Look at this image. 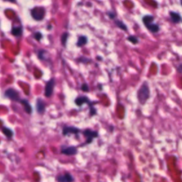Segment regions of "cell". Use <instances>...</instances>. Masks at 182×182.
I'll return each instance as SVG.
<instances>
[{
    "mask_svg": "<svg viewBox=\"0 0 182 182\" xmlns=\"http://www.w3.org/2000/svg\"><path fill=\"white\" fill-rule=\"evenodd\" d=\"M137 98L140 105H144L150 98V90L147 81L143 82L137 92Z\"/></svg>",
    "mask_w": 182,
    "mask_h": 182,
    "instance_id": "obj_1",
    "label": "cell"
},
{
    "mask_svg": "<svg viewBox=\"0 0 182 182\" xmlns=\"http://www.w3.org/2000/svg\"><path fill=\"white\" fill-rule=\"evenodd\" d=\"M82 133L86 138V141H85V144H83V145H90L93 142L94 139L98 138V136H99V133L97 131L93 130L91 129H85L82 132Z\"/></svg>",
    "mask_w": 182,
    "mask_h": 182,
    "instance_id": "obj_2",
    "label": "cell"
},
{
    "mask_svg": "<svg viewBox=\"0 0 182 182\" xmlns=\"http://www.w3.org/2000/svg\"><path fill=\"white\" fill-rule=\"evenodd\" d=\"M75 105L79 106V107H80V106L86 104V105H88V106H89V107H92V106H94L95 102L91 101L89 98L87 97V96L80 95L75 98Z\"/></svg>",
    "mask_w": 182,
    "mask_h": 182,
    "instance_id": "obj_3",
    "label": "cell"
},
{
    "mask_svg": "<svg viewBox=\"0 0 182 182\" xmlns=\"http://www.w3.org/2000/svg\"><path fill=\"white\" fill-rule=\"evenodd\" d=\"M31 16L36 21H40L45 16V9L43 7H35L31 10Z\"/></svg>",
    "mask_w": 182,
    "mask_h": 182,
    "instance_id": "obj_4",
    "label": "cell"
},
{
    "mask_svg": "<svg viewBox=\"0 0 182 182\" xmlns=\"http://www.w3.org/2000/svg\"><path fill=\"white\" fill-rule=\"evenodd\" d=\"M80 132H81V130L79 128L73 126H65L63 128V134L64 136L69 134H75L77 136Z\"/></svg>",
    "mask_w": 182,
    "mask_h": 182,
    "instance_id": "obj_5",
    "label": "cell"
},
{
    "mask_svg": "<svg viewBox=\"0 0 182 182\" xmlns=\"http://www.w3.org/2000/svg\"><path fill=\"white\" fill-rule=\"evenodd\" d=\"M55 87V80L53 78L51 79L47 82L45 88V96L47 98H50L53 95V89Z\"/></svg>",
    "mask_w": 182,
    "mask_h": 182,
    "instance_id": "obj_6",
    "label": "cell"
},
{
    "mask_svg": "<svg viewBox=\"0 0 182 182\" xmlns=\"http://www.w3.org/2000/svg\"><path fill=\"white\" fill-rule=\"evenodd\" d=\"M61 154L66 155V156H74L78 153V149L75 147H62L61 151Z\"/></svg>",
    "mask_w": 182,
    "mask_h": 182,
    "instance_id": "obj_7",
    "label": "cell"
},
{
    "mask_svg": "<svg viewBox=\"0 0 182 182\" xmlns=\"http://www.w3.org/2000/svg\"><path fill=\"white\" fill-rule=\"evenodd\" d=\"M5 95L7 96L8 98L12 100L17 101L19 100V93L17 91H16L15 90L12 89V88H9V89L6 91Z\"/></svg>",
    "mask_w": 182,
    "mask_h": 182,
    "instance_id": "obj_8",
    "label": "cell"
},
{
    "mask_svg": "<svg viewBox=\"0 0 182 182\" xmlns=\"http://www.w3.org/2000/svg\"><path fill=\"white\" fill-rule=\"evenodd\" d=\"M57 180L59 182H71L73 181L75 179L70 173H66L63 175L58 176Z\"/></svg>",
    "mask_w": 182,
    "mask_h": 182,
    "instance_id": "obj_9",
    "label": "cell"
},
{
    "mask_svg": "<svg viewBox=\"0 0 182 182\" xmlns=\"http://www.w3.org/2000/svg\"><path fill=\"white\" fill-rule=\"evenodd\" d=\"M145 26H146V28L150 32L153 33V34L158 33L159 31V30H160V27H159V25L156 24H154V21L150 22V23L147 24L145 25Z\"/></svg>",
    "mask_w": 182,
    "mask_h": 182,
    "instance_id": "obj_10",
    "label": "cell"
},
{
    "mask_svg": "<svg viewBox=\"0 0 182 182\" xmlns=\"http://www.w3.org/2000/svg\"><path fill=\"white\" fill-rule=\"evenodd\" d=\"M169 14H170L171 20L174 24H179L182 22V17L179 14L174 12H171Z\"/></svg>",
    "mask_w": 182,
    "mask_h": 182,
    "instance_id": "obj_11",
    "label": "cell"
},
{
    "mask_svg": "<svg viewBox=\"0 0 182 182\" xmlns=\"http://www.w3.org/2000/svg\"><path fill=\"white\" fill-rule=\"evenodd\" d=\"M36 110L40 114H42L45 111V104L42 99H38L37 102H36Z\"/></svg>",
    "mask_w": 182,
    "mask_h": 182,
    "instance_id": "obj_12",
    "label": "cell"
},
{
    "mask_svg": "<svg viewBox=\"0 0 182 182\" xmlns=\"http://www.w3.org/2000/svg\"><path fill=\"white\" fill-rule=\"evenodd\" d=\"M21 103L22 105L24 106V108L25 111L27 112L28 114H31L32 112V107H31V105L29 104L28 101L27 100H21Z\"/></svg>",
    "mask_w": 182,
    "mask_h": 182,
    "instance_id": "obj_13",
    "label": "cell"
},
{
    "mask_svg": "<svg viewBox=\"0 0 182 182\" xmlns=\"http://www.w3.org/2000/svg\"><path fill=\"white\" fill-rule=\"evenodd\" d=\"M88 44V38L85 36H80L78 39L76 45L78 47H83Z\"/></svg>",
    "mask_w": 182,
    "mask_h": 182,
    "instance_id": "obj_14",
    "label": "cell"
},
{
    "mask_svg": "<svg viewBox=\"0 0 182 182\" xmlns=\"http://www.w3.org/2000/svg\"><path fill=\"white\" fill-rule=\"evenodd\" d=\"M115 24H116V26L120 29L123 30V31H127V26H126L125 24L123 21H120V20H115Z\"/></svg>",
    "mask_w": 182,
    "mask_h": 182,
    "instance_id": "obj_15",
    "label": "cell"
},
{
    "mask_svg": "<svg viewBox=\"0 0 182 182\" xmlns=\"http://www.w3.org/2000/svg\"><path fill=\"white\" fill-rule=\"evenodd\" d=\"M154 17L152 15H146L142 18V22H143L144 25H146L147 24L150 23V22L154 21Z\"/></svg>",
    "mask_w": 182,
    "mask_h": 182,
    "instance_id": "obj_16",
    "label": "cell"
},
{
    "mask_svg": "<svg viewBox=\"0 0 182 182\" xmlns=\"http://www.w3.org/2000/svg\"><path fill=\"white\" fill-rule=\"evenodd\" d=\"M2 132L4 133V134L6 137H8V138H11V137H12V136H13V132H12V129H9V128L7 127L3 128Z\"/></svg>",
    "mask_w": 182,
    "mask_h": 182,
    "instance_id": "obj_17",
    "label": "cell"
},
{
    "mask_svg": "<svg viewBox=\"0 0 182 182\" xmlns=\"http://www.w3.org/2000/svg\"><path fill=\"white\" fill-rule=\"evenodd\" d=\"M128 42H129L131 44H134V45H136V44H138L140 42V40H139L138 38L135 36H129L127 38Z\"/></svg>",
    "mask_w": 182,
    "mask_h": 182,
    "instance_id": "obj_18",
    "label": "cell"
},
{
    "mask_svg": "<svg viewBox=\"0 0 182 182\" xmlns=\"http://www.w3.org/2000/svg\"><path fill=\"white\" fill-rule=\"evenodd\" d=\"M12 34L15 36H20L22 34V29L21 27H14L12 31Z\"/></svg>",
    "mask_w": 182,
    "mask_h": 182,
    "instance_id": "obj_19",
    "label": "cell"
},
{
    "mask_svg": "<svg viewBox=\"0 0 182 182\" xmlns=\"http://www.w3.org/2000/svg\"><path fill=\"white\" fill-rule=\"evenodd\" d=\"M68 38H69V34L68 33H63L61 36V44H63V46H66V43H67Z\"/></svg>",
    "mask_w": 182,
    "mask_h": 182,
    "instance_id": "obj_20",
    "label": "cell"
},
{
    "mask_svg": "<svg viewBox=\"0 0 182 182\" xmlns=\"http://www.w3.org/2000/svg\"><path fill=\"white\" fill-rule=\"evenodd\" d=\"M89 115L90 117L95 116L97 115V110H96L94 106H92V107H89Z\"/></svg>",
    "mask_w": 182,
    "mask_h": 182,
    "instance_id": "obj_21",
    "label": "cell"
},
{
    "mask_svg": "<svg viewBox=\"0 0 182 182\" xmlns=\"http://www.w3.org/2000/svg\"><path fill=\"white\" fill-rule=\"evenodd\" d=\"M81 90L83 92H85V93H88V92L90 91V88L88 85L87 83H83L81 85Z\"/></svg>",
    "mask_w": 182,
    "mask_h": 182,
    "instance_id": "obj_22",
    "label": "cell"
},
{
    "mask_svg": "<svg viewBox=\"0 0 182 182\" xmlns=\"http://www.w3.org/2000/svg\"><path fill=\"white\" fill-rule=\"evenodd\" d=\"M34 38L36 39L37 41H40L42 38V34L39 32H36L34 34Z\"/></svg>",
    "mask_w": 182,
    "mask_h": 182,
    "instance_id": "obj_23",
    "label": "cell"
},
{
    "mask_svg": "<svg viewBox=\"0 0 182 182\" xmlns=\"http://www.w3.org/2000/svg\"><path fill=\"white\" fill-rule=\"evenodd\" d=\"M107 15H108L109 17H110V19H114L115 18V14H114L113 12H108Z\"/></svg>",
    "mask_w": 182,
    "mask_h": 182,
    "instance_id": "obj_24",
    "label": "cell"
},
{
    "mask_svg": "<svg viewBox=\"0 0 182 182\" xmlns=\"http://www.w3.org/2000/svg\"><path fill=\"white\" fill-rule=\"evenodd\" d=\"M177 71H178L180 74H182V63L178 66V67H177Z\"/></svg>",
    "mask_w": 182,
    "mask_h": 182,
    "instance_id": "obj_25",
    "label": "cell"
},
{
    "mask_svg": "<svg viewBox=\"0 0 182 182\" xmlns=\"http://www.w3.org/2000/svg\"><path fill=\"white\" fill-rule=\"evenodd\" d=\"M82 58V60H81V61L83 63H88V61H90V60L88 59V58H85V57H83V58Z\"/></svg>",
    "mask_w": 182,
    "mask_h": 182,
    "instance_id": "obj_26",
    "label": "cell"
},
{
    "mask_svg": "<svg viewBox=\"0 0 182 182\" xmlns=\"http://www.w3.org/2000/svg\"><path fill=\"white\" fill-rule=\"evenodd\" d=\"M97 59L98 60H102V58H101V56H97Z\"/></svg>",
    "mask_w": 182,
    "mask_h": 182,
    "instance_id": "obj_27",
    "label": "cell"
},
{
    "mask_svg": "<svg viewBox=\"0 0 182 182\" xmlns=\"http://www.w3.org/2000/svg\"><path fill=\"white\" fill-rule=\"evenodd\" d=\"M6 1H14V0H6Z\"/></svg>",
    "mask_w": 182,
    "mask_h": 182,
    "instance_id": "obj_28",
    "label": "cell"
},
{
    "mask_svg": "<svg viewBox=\"0 0 182 182\" xmlns=\"http://www.w3.org/2000/svg\"><path fill=\"white\" fill-rule=\"evenodd\" d=\"M180 1H181V5H182V0H180Z\"/></svg>",
    "mask_w": 182,
    "mask_h": 182,
    "instance_id": "obj_29",
    "label": "cell"
}]
</instances>
